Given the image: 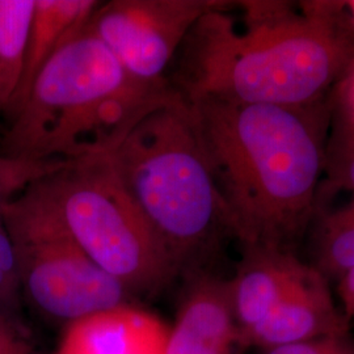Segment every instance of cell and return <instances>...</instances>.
I'll return each instance as SVG.
<instances>
[{"instance_id":"cell-3","label":"cell","mask_w":354,"mask_h":354,"mask_svg":"<svg viewBox=\"0 0 354 354\" xmlns=\"http://www.w3.org/2000/svg\"><path fill=\"white\" fill-rule=\"evenodd\" d=\"M86 26L38 74L24 105L8 121L0 155L33 162L109 156L175 92L169 80H134Z\"/></svg>"},{"instance_id":"cell-2","label":"cell","mask_w":354,"mask_h":354,"mask_svg":"<svg viewBox=\"0 0 354 354\" xmlns=\"http://www.w3.org/2000/svg\"><path fill=\"white\" fill-rule=\"evenodd\" d=\"M188 102L232 239L292 251L317 209L332 113L326 99L301 106Z\"/></svg>"},{"instance_id":"cell-4","label":"cell","mask_w":354,"mask_h":354,"mask_svg":"<svg viewBox=\"0 0 354 354\" xmlns=\"http://www.w3.org/2000/svg\"><path fill=\"white\" fill-rule=\"evenodd\" d=\"M108 158L180 279L213 269L232 235L194 114L181 92L175 88L140 120Z\"/></svg>"},{"instance_id":"cell-18","label":"cell","mask_w":354,"mask_h":354,"mask_svg":"<svg viewBox=\"0 0 354 354\" xmlns=\"http://www.w3.org/2000/svg\"><path fill=\"white\" fill-rule=\"evenodd\" d=\"M0 354H37L21 317L0 308Z\"/></svg>"},{"instance_id":"cell-15","label":"cell","mask_w":354,"mask_h":354,"mask_svg":"<svg viewBox=\"0 0 354 354\" xmlns=\"http://www.w3.org/2000/svg\"><path fill=\"white\" fill-rule=\"evenodd\" d=\"M327 188L354 193V136L335 133L326 149Z\"/></svg>"},{"instance_id":"cell-10","label":"cell","mask_w":354,"mask_h":354,"mask_svg":"<svg viewBox=\"0 0 354 354\" xmlns=\"http://www.w3.org/2000/svg\"><path fill=\"white\" fill-rule=\"evenodd\" d=\"M292 251L266 245L241 247V259L230 279L241 346L245 335L266 319L304 269Z\"/></svg>"},{"instance_id":"cell-12","label":"cell","mask_w":354,"mask_h":354,"mask_svg":"<svg viewBox=\"0 0 354 354\" xmlns=\"http://www.w3.org/2000/svg\"><path fill=\"white\" fill-rule=\"evenodd\" d=\"M36 0H0V115L19 86Z\"/></svg>"},{"instance_id":"cell-16","label":"cell","mask_w":354,"mask_h":354,"mask_svg":"<svg viewBox=\"0 0 354 354\" xmlns=\"http://www.w3.org/2000/svg\"><path fill=\"white\" fill-rule=\"evenodd\" d=\"M66 165H68V162H33L0 155V187L16 196L35 180L50 175Z\"/></svg>"},{"instance_id":"cell-5","label":"cell","mask_w":354,"mask_h":354,"mask_svg":"<svg viewBox=\"0 0 354 354\" xmlns=\"http://www.w3.org/2000/svg\"><path fill=\"white\" fill-rule=\"evenodd\" d=\"M28 187L89 259L136 301L153 299L180 279L108 156L70 162Z\"/></svg>"},{"instance_id":"cell-20","label":"cell","mask_w":354,"mask_h":354,"mask_svg":"<svg viewBox=\"0 0 354 354\" xmlns=\"http://www.w3.org/2000/svg\"><path fill=\"white\" fill-rule=\"evenodd\" d=\"M266 351V354H354L353 348L344 342L342 337L294 342Z\"/></svg>"},{"instance_id":"cell-11","label":"cell","mask_w":354,"mask_h":354,"mask_svg":"<svg viewBox=\"0 0 354 354\" xmlns=\"http://www.w3.org/2000/svg\"><path fill=\"white\" fill-rule=\"evenodd\" d=\"M99 4L96 0H36L26 39L21 77L4 114L7 121H11L19 113L45 64L66 41L88 23Z\"/></svg>"},{"instance_id":"cell-19","label":"cell","mask_w":354,"mask_h":354,"mask_svg":"<svg viewBox=\"0 0 354 354\" xmlns=\"http://www.w3.org/2000/svg\"><path fill=\"white\" fill-rule=\"evenodd\" d=\"M232 348L169 327L165 354H232Z\"/></svg>"},{"instance_id":"cell-1","label":"cell","mask_w":354,"mask_h":354,"mask_svg":"<svg viewBox=\"0 0 354 354\" xmlns=\"http://www.w3.org/2000/svg\"><path fill=\"white\" fill-rule=\"evenodd\" d=\"M203 16L180 48L176 79L187 100L301 106L324 100L354 61V42L329 1H236Z\"/></svg>"},{"instance_id":"cell-6","label":"cell","mask_w":354,"mask_h":354,"mask_svg":"<svg viewBox=\"0 0 354 354\" xmlns=\"http://www.w3.org/2000/svg\"><path fill=\"white\" fill-rule=\"evenodd\" d=\"M23 304L64 330L86 317L138 304L76 244L50 209L26 187L3 203Z\"/></svg>"},{"instance_id":"cell-7","label":"cell","mask_w":354,"mask_h":354,"mask_svg":"<svg viewBox=\"0 0 354 354\" xmlns=\"http://www.w3.org/2000/svg\"><path fill=\"white\" fill-rule=\"evenodd\" d=\"M225 0H112L89 17L87 28L111 50L129 76L162 84L192 28Z\"/></svg>"},{"instance_id":"cell-8","label":"cell","mask_w":354,"mask_h":354,"mask_svg":"<svg viewBox=\"0 0 354 354\" xmlns=\"http://www.w3.org/2000/svg\"><path fill=\"white\" fill-rule=\"evenodd\" d=\"M346 319L336 308L327 279L304 266L290 289L268 317L251 329L241 346L272 349L294 342L342 337Z\"/></svg>"},{"instance_id":"cell-13","label":"cell","mask_w":354,"mask_h":354,"mask_svg":"<svg viewBox=\"0 0 354 354\" xmlns=\"http://www.w3.org/2000/svg\"><path fill=\"white\" fill-rule=\"evenodd\" d=\"M314 268L326 279H342L354 268V200L324 215L315 241Z\"/></svg>"},{"instance_id":"cell-14","label":"cell","mask_w":354,"mask_h":354,"mask_svg":"<svg viewBox=\"0 0 354 354\" xmlns=\"http://www.w3.org/2000/svg\"><path fill=\"white\" fill-rule=\"evenodd\" d=\"M10 190L0 187V308L21 317L23 298L12 239L3 216V203L12 198Z\"/></svg>"},{"instance_id":"cell-9","label":"cell","mask_w":354,"mask_h":354,"mask_svg":"<svg viewBox=\"0 0 354 354\" xmlns=\"http://www.w3.org/2000/svg\"><path fill=\"white\" fill-rule=\"evenodd\" d=\"M168 330L160 317L127 304L64 328L53 354H165Z\"/></svg>"},{"instance_id":"cell-21","label":"cell","mask_w":354,"mask_h":354,"mask_svg":"<svg viewBox=\"0 0 354 354\" xmlns=\"http://www.w3.org/2000/svg\"><path fill=\"white\" fill-rule=\"evenodd\" d=\"M330 11L342 30L353 39L354 42V0H329Z\"/></svg>"},{"instance_id":"cell-22","label":"cell","mask_w":354,"mask_h":354,"mask_svg":"<svg viewBox=\"0 0 354 354\" xmlns=\"http://www.w3.org/2000/svg\"><path fill=\"white\" fill-rule=\"evenodd\" d=\"M339 294L346 317L354 319V268L339 279Z\"/></svg>"},{"instance_id":"cell-17","label":"cell","mask_w":354,"mask_h":354,"mask_svg":"<svg viewBox=\"0 0 354 354\" xmlns=\"http://www.w3.org/2000/svg\"><path fill=\"white\" fill-rule=\"evenodd\" d=\"M333 102L337 113L335 133L354 136V61L333 87Z\"/></svg>"}]
</instances>
